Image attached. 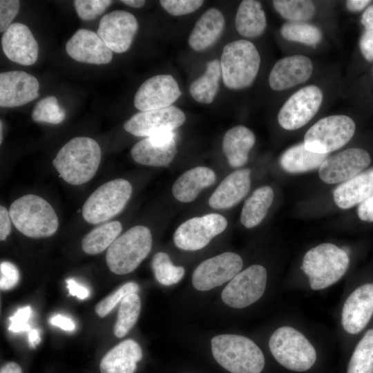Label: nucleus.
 I'll return each instance as SVG.
<instances>
[{
    "instance_id": "f257e3e1",
    "label": "nucleus",
    "mask_w": 373,
    "mask_h": 373,
    "mask_svg": "<svg viewBox=\"0 0 373 373\" xmlns=\"http://www.w3.org/2000/svg\"><path fill=\"white\" fill-rule=\"evenodd\" d=\"M102 157L99 144L88 137H75L58 151L52 165L64 181L81 185L95 175Z\"/></svg>"
},
{
    "instance_id": "f03ea898",
    "label": "nucleus",
    "mask_w": 373,
    "mask_h": 373,
    "mask_svg": "<svg viewBox=\"0 0 373 373\" xmlns=\"http://www.w3.org/2000/svg\"><path fill=\"white\" fill-rule=\"evenodd\" d=\"M215 360L231 373H260L265 357L260 348L251 339L236 334H220L211 338Z\"/></svg>"
},
{
    "instance_id": "7ed1b4c3",
    "label": "nucleus",
    "mask_w": 373,
    "mask_h": 373,
    "mask_svg": "<svg viewBox=\"0 0 373 373\" xmlns=\"http://www.w3.org/2000/svg\"><path fill=\"white\" fill-rule=\"evenodd\" d=\"M9 213L16 229L30 238L51 236L59 227L52 207L37 195L28 194L15 200L10 207Z\"/></svg>"
},
{
    "instance_id": "20e7f679",
    "label": "nucleus",
    "mask_w": 373,
    "mask_h": 373,
    "mask_svg": "<svg viewBox=\"0 0 373 373\" xmlns=\"http://www.w3.org/2000/svg\"><path fill=\"white\" fill-rule=\"evenodd\" d=\"M350 263L347 253L332 243H323L305 255L301 269L309 278L310 287L320 290L338 281Z\"/></svg>"
},
{
    "instance_id": "39448f33",
    "label": "nucleus",
    "mask_w": 373,
    "mask_h": 373,
    "mask_svg": "<svg viewBox=\"0 0 373 373\" xmlns=\"http://www.w3.org/2000/svg\"><path fill=\"white\" fill-rule=\"evenodd\" d=\"M220 61L224 85L231 89H242L256 79L260 57L253 43L240 39L224 46Z\"/></svg>"
},
{
    "instance_id": "423d86ee",
    "label": "nucleus",
    "mask_w": 373,
    "mask_h": 373,
    "mask_svg": "<svg viewBox=\"0 0 373 373\" xmlns=\"http://www.w3.org/2000/svg\"><path fill=\"white\" fill-rule=\"evenodd\" d=\"M151 247L150 229L143 225L134 226L118 236L108 248L107 266L115 274H129L148 256Z\"/></svg>"
},
{
    "instance_id": "0eeeda50",
    "label": "nucleus",
    "mask_w": 373,
    "mask_h": 373,
    "mask_svg": "<svg viewBox=\"0 0 373 373\" xmlns=\"http://www.w3.org/2000/svg\"><path fill=\"white\" fill-rule=\"evenodd\" d=\"M269 346L275 359L292 371L305 372L316 360L314 346L302 333L289 326L275 330L270 336Z\"/></svg>"
},
{
    "instance_id": "6e6552de",
    "label": "nucleus",
    "mask_w": 373,
    "mask_h": 373,
    "mask_svg": "<svg viewBox=\"0 0 373 373\" xmlns=\"http://www.w3.org/2000/svg\"><path fill=\"white\" fill-rule=\"evenodd\" d=\"M131 183L124 179H115L99 186L84 202L82 216L93 224L104 222L119 213L132 194Z\"/></svg>"
},
{
    "instance_id": "1a4fd4ad",
    "label": "nucleus",
    "mask_w": 373,
    "mask_h": 373,
    "mask_svg": "<svg viewBox=\"0 0 373 373\" xmlns=\"http://www.w3.org/2000/svg\"><path fill=\"white\" fill-rule=\"evenodd\" d=\"M355 129L354 120L347 115L327 116L307 130L303 144L312 152L328 154L345 146L352 138Z\"/></svg>"
},
{
    "instance_id": "9d476101",
    "label": "nucleus",
    "mask_w": 373,
    "mask_h": 373,
    "mask_svg": "<svg viewBox=\"0 0 373 373\" xmlns=\"http://www.w3.org/2000/svg\"><path fill=\"white\" fill-rule=\"evenodd\" d=\"M267 278V270L260 265H253L240 271L222 290L223 303L236 309L249 306L263 295Z\"/></svg>"
},
{
    "instance_id": "9b49d317",
    "label": "nucleus",
    "mask_w": 373,
    "mask_h": 373,
    "mask_svg": "<svg viewBox=\"0 0 373 373\" xmlns=\"http://www.w3.org/2000/svg\"><path fill=\"white\" fill-rule=\"evenodd\" d=\"M227 227V220L218 213H209L190 218L175 231L173 242L182 250L196 251L205 247Z\"/></svg>"
},
{
    "instance_id": "f8f14e48",
    "label": "nucleus",
    "mask_w": 373,
    "mask_h": 373,
    "mask_svg": "<svg viewBox=\"0 0 373 373\" xmlns=\"http://www.w3.org/2000/svg\"><path fill=\"white\" fill-rule=\"evenodd\" d=\"M323 93L315 85L301 88L285 102L279 111L278 121L285 130L293 131L307 124L318 111Z\"/></svg>"
},
{
    "instance_id": "ddd939ff",
    "label": "nucleus",
    "mask_w": 373,
    "mask_h": 373,
    "mask_svg": "<svg viewBox=\"0 0 373 373\" xmlns=\"http://www.w3.org/2000/svg\"><path fill=\"white\" fill-rule=\"evenodd\" d=\"M242 258L233 252H224L202 262L194 270L192 284L199 291H208L230 281L241 270Z\"/></svg>"
},
{
    "instance_id": "4468645a",
    "label": "nucleus",
    "mask_w": 373,
    "mask_h": 373,
    "mask_svg": "<svg viewBox=\"0 0 373 373\" xmlns=\"http://www.w3.org/2000/svg\"><path fill=\"white\" fill-rule=\"evenodd\" d=\"M186 116L179 108L171 106L166 108L140 111L133 115L124 124L128 133L137 137H149L164 131H173L185 122Z\"/></svg>"
},
{
    "instance_id": "2eb2a0df",
    "label": "nucleus",
    "mask_w": 373,
    "mask_h": 373,
    "mask_svg": "<svg viewBox=\"0 0 373 373\" xmlns=\"http://www.w3.org/2000/svg\"><path fill=\"white\" fill-rule=\"evenodd\" d=\"M370 162V155L364 149H347L327 157L319 167V177L327 184L344 182L363 172Z\"/></svg>"
},
{
    "instance_id": "dca6fc26",
    "label": "nucleus",
    "mask_w": 373,
    "mask_h": 373,
    "mask_svg": "<svg viewBox=\"0 0 373 373\" xmlns=\"http://www.w3.org/2000/svg\"><path fill=\"white\" fill-rule=\"evenodd\" d=\"M137 28L133 14L116 10L102 17L97 33L112 52L122 53L130 48Z\"/></svg>"
},
{
    "instance_id": "f3484780",
    "label": "nucleus",
    "mask_w": 373,
    "mask_h": 373,
    "mask_svg": "<svg viewBox=\"0 0 373 373\" xmlns=\"http://www.w3.org/2000/svg\"><path fill=\"white\" fill-rule=\"evenodd\" d=\"M181 91L176 80L170 75H157L142 84L134 97V106L140 111L171 106Z\"/></svg>"
},
{
    "instance_id": "a211bd4d",
    "label": "nucleus",
    "mask_w": 373,
    "mask_h": 373,
    "mask_svg": "<svg viewBox=\"0 0 373 373\" xmlns=\"http://www.w3.org/2000/svg\"><path fill=\"white\" fill-rule=\"evenodd\" d=\"M177 152L173 131L160 132L146 137L131 150L135 162L151 166H168Z\"/></svg>"
},
{
    "instance_id": "6ab92c4d",
    "label": "nucleus",
    "mask_w": 373,
    "mask_h": 373,
    "mask_svg": "<svg viewBox=\"0 0 373 373\" xmlns=\"http://www.w3.org/2000/svg\"><path fill=\"white\" fill-rule=\"evenodd\" d=\"M39 83L32 75L22 70H11L0 74V106L18 107L39 96Z\"/></svg>"
},
{
    "instance_id": "aec40b11",
    "label": "nucleus",
    "mask_w": 373,
    "mask_h": 373,
    "mask_svg": "<svg viewBox=\"0 0 373 373\" xmlns=\"http://www.w3.org/2000/svg\"><path fill=\"white\" fill-rule=\"evenodd\" d=\"M1 46L10 61L23 66L34 64L38 58L39 46L30 28L21 23H13L3 33Z\"/></svg>"
},
{
    "instance_id": "412c9836",
    "label": "nucleus",
    "mask_w": 373,
    "mask_h": 373,
    "mask_svg": "<svg viewBox=\"0 0 373 373\" xmlns=\"http://www.w3.org/2000/svg\"><path fill=\"white\" fill-rule=\"evenodd\" d=\"M68 55L77 61L91 64H106L113 57L112 50L94 31L77 30L66 44Z\"/></svg>"
},
{
    "instance_id": "4be33fe9",
    "label": "nucleus",
    "mask_w": 373,
    "mask_h": 373,
    "mask_svg": "<svg viewBox=\"0 0 373 373\" xmlns=\"http://www.w3.org/2000/svg\"><path fill=\"white\" fill-rule=\"evenodd\" d=\"M373 315V284L357 287L346 299L341 313L344 329L352 334L361 332Z\"/></svg>"
},
{
    "instance_id": "5701e85b",
    "label": "nucleus",
    "mask_w": 373,
    "mask_h": 373,
    "mask_svg": "<svg viewBox=\"0 0 373 373\" xmlns=\"http://www.w3.org/2000/svg\"><path fill=\"white\" fill-rule=\"evenodd\" d=\"M313 72L311 59L305 55H294L279 59L269 76V84L274 90L290 88L306 82Z\"/></svg>"
},
{
    "instance_id": "b1692460",
    "label": "nucleus",
    "mask_w": 373,
    "mask_h": 373,
    "mask_svg": "<svg viewBox=\"0 0 373 373\" xmlns=\"http://www.w3.org/2000/svg\"><path fill=\"white\" fill-rule=\"evenodd\" d=\"M250 170L238 169L226 176L209 199V206L216 209H229L238 204L248 193Z\"/></svg>"
},
{
    "instance_id": "393cba45",
    "label": "nucleus",
    "mask_w": 373,
    "mask_h": 373,
    "mask_svg": "<svg viewBox=\"0 0 373 373\" xmlns=\"http://www.w3.org/2000/svg\"><path fill=\"white\" fill-rule=\"evenodd\" d=\"M224 23V17L218 9H208L196 21L188 39L189 46L195 51L210 48L220 38Z\"/></svg>"
},
{
    "instance_id": "a878e982",
    "label": "nucleus",
    "mask_w": 373,
    "mask_h": 373,
    "mask_svg": "<svg viewBox=\"0 0 373 373\" xmlns=\"http://www.w3.org/2000/svg\"><path fill=\"white\" fill-rule=\"evenodd\" d=\"M142 358L139 344L133 339L122 341L102 358L101 373H134L137 363Z\"/></svg>"
},
{
    "instance_id": "bb28decb",
    "label": "nucleus",
    "mask_w": 373,
    "mask_h": 373,
    "mask_svg": "<svg viewBox=\"0 0 373 373\" xmlns=\"http://www.w3.org/2000/svg\"><path fill=\"white\" fill-rule=\"evenodd\" d=\"M373 195V168L361 172L338 185L333 192L336 204L347 209Z\"/></svg>"
},
{
    "instance_id": "cd10ccee",
    "label": "nucleus",
    "mask_w": 373,
    "mask_h": 373,
    "mask_svg": "<svg viewBox=\"0 0 373 373\" xmlns=\"http://www.w3.org/2000/svg\"><path fill=\"white\" fill-rule=\"evenodd\" d=\"M215 172L207 166H196L182 173L173 183L172 193L181 202L193 201L205 188L216 182Z\"/></svg>"
},
{
    "instance_id": "c85d7f7f",
    "label": "nucleus",
    "mask_w": 373,
    "mask_h": 373,
    "mask_svg": "<svg viewBox=\"0 0 373 373\" xmlns=\"http://www.w3.org/2000/svg\"><path fill=\"white\" fill-rule=\"evenodd\" d=\"M255 141L254 133L244 126L238 125L229 129L223 137L222 151L229 165L234 168L245 165Z\"/></svg>"
},
{
    "instance_id": "c756f323",
    "label": "nucleus",
    "mask_w": 373,
    "mask_h": 373,
    "mask_svg": "<svg viewBox=\"0 0 373 373\" xmlns=\"http://www.w3.org/2000/svg\"><path fill=\"white\" fill-rule=\"evenodd\" d=\"M237 31L241 35L255 38L261 35L267 26L264 10L259 1L244 0L240 3L235 19Z\"/></svg>"
},
{
    "instance_id": "7c9ffc66",
    "label": "nucleus",
    "mask_w": 373,
    "mask_h": 373,
    "mask_svg": "<svg viewBox=\"0 0 373 373\" xmlns=\"http://www.w3.org/2000/svg\"><path fill=\"white\" fill-rule=\"evenodd\" d=\"M327 155L312 152L301 142L287 149L281 155L279 162L286 172L299 173L319 168Z\"/></svg>"
},
{
    "instance_id": "2f4dec72",
    "label": "nucleus",
    "mask_w": 373,
    "mask_h": 373,
    "mask_svg": "<svg viewBox=\"0 0 373 373\" xmlns=\"http://www.w3.org/2000/svg\"><path fill=\"white\" fill-rule=\"evenodd\" d=\"M274 200V191L269 186L256 189L245 200L240 213V222L246 228L258 225L267 214Z\"/></svg>"
},
{
    "instance_id": "473e14b6",
    "label": "nucleus",
    "mask_w": 373,
    "mask_h": 373,
    "mask_svg": "<svg viewBox=\"0 0 373 373\" xmlns=\"http://www.w3.org/2000/svg\"><path fill=\"white\" fill-rule=\"evenodd\" d=\"M221 77L220 61L218 59L209 61L204 74L193 82L189 87L191 97L200 103H211L218 91Z\"/></svg>"
},
{
    "instance_id": "72a5a7b5",
    "label": "nucleus",
    "mask_w": 373,
    "mask_h": 373,
    "mask_svg": "<svg viewBox=\"0 0 373 373\" xmlns=\"http://www.w3.org/2000/svg\"><path fill=\"white\" fill-rule=\"evenodd\" d=\"M122 225L119 221L104 223L90 231L82 240L83 251L90 255L100 254L119 236Z\"/></svg>"
},
{
    "instance_id": "f704fd0d",
    "label": "nucleus",
    "mask_w": 373,
    "mask_h": 373,
    "mask_svg": "<svg viewBox=\"0 0 373 373\" xmlns=\"http://www.w3.org/2000/svg\"><path fill=\"white\" fill-rule=\"evenodd\" d=\"M141 309V301L137 293H132L120 302L114 334L118 338L124 336L134 326Z\"/></svg>"
},
{
    "instance_id": "c9c22d12",
    "label": "nucleus",
    "mask_w": 373,
    "mask_h": 373,
    "mask_svg": "<svg viewBox=\"0 0 373 373\" xmlns=\"http://www.w3.org/2000/svg\"><path fill=\"white\" fill-rule=\"evenodd\" d=\"M347 373H373V329L368 330L357 343Z\"/></svg>"
},
{
    "instance_id": "e433bc0d",
    "label": "nucleus",
    "mask_w": 373,
    "mask_h": 373,
    "mask_svg": "<svg viewBox=\"0 0 373 373\" xmlns=\"http://www.w3.org/2000/svg\"><path fill=\"white\" fill-rule=\"evenodd\" d=\"M275 10L289 22H303L314 17L316 7L308 0H275Z\"/></svg>"
},
{
    "instance_id": "4c0bfd02",
    "label": "nucleus",
    "mask_w": 373,
    "mask_h": 373,
    "mask_svg": "<svg viewBox=\"0 0 373 373\" xmlns=\"http://www.w3.org/2000/svg\"><path fill=\"white\" fill-rule=\"evenodd\" d=\"M280 34L288 41L315 46L322 39V32L316 26L305 22H287L280 28Z\"/></svg>"
},
{
    "instance_id": "58836bf2",
    "label": "nucleus",
    "mask_w": 373,
    "mask_h": 373,
    "mask_svg": "<svg viewBox=\"0 0 373 373\" xmlns=\"http://www.w3.org/2000/svg\"><path fill=\"white\" fill-rule=\"evenodd\" d=\"M151 267L156 280L162 285L169 286L178 283L184 275V268L175 266L164 252H158L153 258Z\"/></svg>"
},
{
    "instance_id": "ea45409f",
    "label": "nucleus",
    "mask_w": 373,
    "mask_h": 373,
    "mask_svg": "<svg viewBox=\"0 0 373 373\" xmlns=\"http://www.w3.org/2000/svg\"><path fill=\"white\" fill-rule=\"evenodd\" d=\"M66 117V112L55 96H48L39 100L32 111V119L36 122L58 124Z\"/></svg>"
},
{
    "instance_id": "a19ab883",
    "label": "nucleus",
    "mask_w": 373,
    "mask_h": 373,
    "mask_svg": "<svg viewBox=\"0 0 373 373\" xmlns=\"http://www.w3.org/2000/svg\"><path fill=\"white\" fill-rule=\"evenodd\" d=\"M138 291L139 286L136 283L128 282L124 284L96 305V314L102 318L106 316L124 297L130 294L137 293Z\"/></svg>"
},
{
    "instance_id": "79ce46f5",
    "label": "nucleus",
    "mask_w": 373,
    "mask_h": 373,
    "mask_svg": "<svg viewBox=\"0 0 373 373\" xmlns=\"http://www.w3.org/2000/svg\"><path fill=\"white\" fill-rule=\"evenodd\" d=\"M111 3L110 0H75L74 6L81 19L90 21L102 14Z\"/></svg>"
},
{
    "instance_id": "37998d69",
    "label": "nucleus",
    "mask_w": 373,
    "mask_h": 373,
    "mask_svg": "<svg viewBox=\"0 0 373 373\" xmlns=\"http://www.w3.org/2000/svg\"><path fill=\"white\" fill-rule=\"evenodd\" d=\"M162 7L173 16L187 15L197 10L204 3L202 0H161Z\"/></svg>"
},
{
    "instance_id": "c03bdc74",
    "label": "nucleus",
    "mask_w": 373,
    "mask_h": 373,
    "mask_svg": "<svg viewBox=\"0 0 373 373\" xmlns=\"http://www.w3.org/2000/svg\"><path fill=\"white\" fill-rule=\"evenodd\" d=\"M18 0L0 1V32H4L12 24V20L19 11Z\"/></svg>"
},
{
    "instance_id": "a18cd8bd",
    "label": "nucleus",
    "mask_w": 373,
    "mask_h": 373,
    "mask_svg": "<svg viewBox=\"0 0 373 373\" xmlns=\"http://www.w3.org/2000/svg\"><path fill=\"white\" fill-rule=\"evenodd\" d=\"M19 272L17 267L7 261L0 264V288L1 290H8L18 283Z\"/></svg>"
},
{
    "instance_id": "49530a36",
    "label": "nucleus",
    "mask_w": 373,
    "mask_h": 373,
    "mask_svg": "<svg viewBox=\"0 0 373 373\" xmlns=\"http://www.w3.org/2000/svg\"><path fill=\"white\" fill-rule=\"evenodd\" d=\"M30 306L27 305L19 308L15 314L9 318L8 330L15 333L29 332L31 328L28 320L31 316Z\"/></svg>"
},
{
    "instance_id": "de8ad7c7",
    "label": "nucleus",
    "mask_w": 373,
    "mask_h": 373,
    "mask_svg": "<svg viewBox=\"0 0 373 373\" xmlns=\"http://www.w3.org/2000/svg\"><path fill=\"white\" fill-rule=\"evenodd\" d=\"M359 48L364 58L373 61V30H365L359 40Z\"/></svg>"
},
{
    "instance_id": "09e8293b",
    "label": "nucleus",
    "mask_w": 373,
    "mask_h": 373,
    "mask_svg": "<svg viewBox=\"0 0 373 373\" xmlns=\"http://www.w3.org/2000/svg\"><path fill=\"white\" fill-rule=\"evenodd\" d=\"M357 214L361 220L373 222V195L359 204Z\"/></svg>"
},
{
    "instance_id": "8fccbe9b",
    "label": "nucleus",
    "mask_w": 373,
    "mask_h": 373,
    "mask_svg": "<svg viewBox=\"0 0 373 373\" xmlns=\"http://www.w3.org/2000/svg\"><path fill=\"white\" fill-rule=\"evenodd\" d=\"M11 218L6 207H0V240L6 239L11 231Z\"/></svg>"
},
{
    "instance_id": "3c124183",
    "label": "nucleus",
    "mask_w": 373,
    "mask_h": 373,
    "mask_svg": "<svg viewBox=\"0 0 373 373\" xmlns=\"http://www.w3.org/2000/svg\"><path fill=\"white\" fill-rule=\"evenodd\" d=\"M67 288L71 296H77L79 299H85L88 297L90 292L88 289L77 283L73 279L66 280Z\"/></svg>"
},
{
    "instance_id": "603ef678",
    "label": "nucleus",
    "mask_w": 373,
    "mask_h": 373,
    "mask_svg": "<svg viewBox=\"0 0 373 373\" xmlns=\"http://www.w3.org/2000/svg\"><path fill=\"white\" fill-rule=\"evenodd\" d=\"M49 322L50 324L59 327L65 331L70 332L75 329V325L70 318L60 314L52 316L49 320Z\"/></svg>"
},
{
    "instance_id": "864d4df0",
    "label": "nucleus",
    "mask_w": 373,
    "mask_h": 373,
    "mask_svg": "<svg viewBox=\"0 0 373 373\" xmlns=\"http://www.w3.org/2000/svg\"><path fill=\"white\" fill-rule=\"evenodd\" d=\"M361 22L365 30H373V4L365 9Z\"/></svg>"
},
{
    "instance_id": "5fc2aeb1",
    "label": "nucleus",
    "mask_w": 373,
    "mask_h": 373,
    "mask_svg": "<svg viewBox=\"0 0 373 373\" xmlns=\"http://www.w3.org/2000/svg\"><path fill=\"white\" fill-rule=\"evenodd\" d=\"M371 3L369 0H349L346 1L347 9L352 12H358L363 10Z\"/></svg>"
},
{
    "instance_id": "6e6d98bb",
    "label": "nucleus",
    "mask_w": 373,
    "mask_h": 373,
    "mask_svg": "<svg viewBox=\"0 0 373 373\" xmlns=\"http://www.w3.org/2000/svg\"><path fill=\"white\" fill-rule=\"evenodd\" d=\"M0 373H22L21 367L15 362L6 363L0 370Z\"/></svg>"
},
{
    "instance_id": "4d7b16f0",
    "label": "nucleus",
    "mask_w": 373,
    "mask_h": 373,
    "mask_svg": "<svg viewBox=\"0 0 373 373\" xmlns=\"http://www.w3.org/2000/svg\"><path fill=\"white\" fill-rule=\"evenodd\" d=\"M41 338L37 329H31L28 332V342L32 347H36L40 343Z\"/></svg>"
},
{
    "instance_id": "13d9d810",
    "label": "nucleus",
    "mask_w": 373,
    "mask_h": 373,
    "mask_svg": "<svg viewBox=\"0 0 373 373\" xmlns=\"http://www.w3.org/2000/svg\"><path fill=\"white\" fill-rule=\"evenodd\" d=\"M121 2L124 3L128 6L135 8H141L145 4V1L144 0H122Z\"/></svg>"
},
{
    "instance_id": "bf43d9fd",
    "label": "nucleus",
    "mask_w": 373,
    "mask_h": 373,
    "mask_svg": "<svg viewBox=\"0 0 373 373\" xmlns=\"http://www.w3.org/2000/svg\"><path fill=\"white\" fill-rule=\"evenodd\" d=\"M0 143L1 144L2 143V137H3V135H2V122L1 121V124H0Z\"/></svg>"
}]
</instances>
